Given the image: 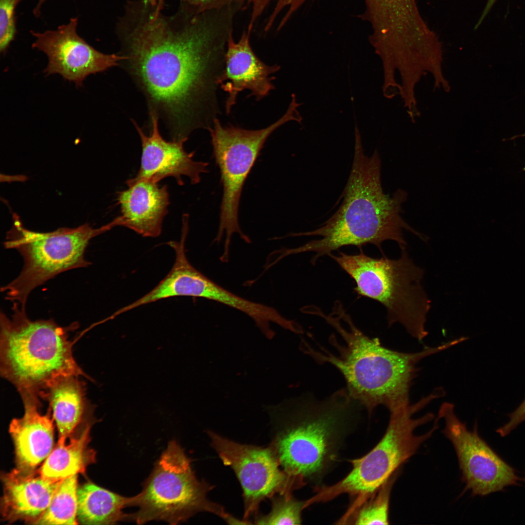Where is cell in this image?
Here are the masks:
<instances>
[{"mask_svg": "<svg viewBox=\"0 0 525 525\" xmlns=\"http://www.w3.org/2000/svg\"><path fill=\"white\" fill-rule=\"evenodd\" d=\"M395 475L354 508L349 510L342 521L355 525H388L390 495Z\"/></svg>", "mask_w": 525, "mask_h": 525, "instance_id": "23", "label": "cell"}, {"mask_svg": "<svg viewBox=\"0 0 525 525\" xmlns=\"http://www.w3.org/2000/svg\"><path fill=\"white\" fill-rule=\"evenodd\" d=\"M358 405L343 389L323 401L268 407L274 429L269 446L282 469L303 486L319 483L354 428Z\"/></svg>", "mask_w": 525, "mask_h": 525, "instance_id": "4", "label": "cell"}, {"mask_svg": "<svg viewBox=\"0 0 525 525\" xmlns=\"http://www.w3.org/2000/svg\"><path fill=\"white\" fill-rule=\"evenodd\" d=\"M302 104L297 103L296 96H292L284 114L262 129H246L231 124L223 126L218 118L208 129L223 187L218 230L214 242L219 243L225 238L224 256L229 255L233 234H238L245 242L250 243L249 238L242 231L238 220L239 206L244 183L269 136L289 121L301 123L302 118L297 108Z\"/></svg>", "mask_w": 525, "mask_h": 525, "instance_id": "10", "label": "cell"}, {"mask_svg": "<svg viewBox=\"0 0 525 525\" xmlns=\"http://www.w3.org/2000/svg\"><path fill=\"white\" fill-rule=\"evenodd\" d=\"M6 234L4 246L17 250L23 258L19 275L1 288L5 299L25 309L29 294L37 287L65 271L87 267L85 253L90 240L118 226L115 218L98 228L85 224L75 228H62L49 232L26 228L16 214Z\"/></svg>", "mask_w": 525, "mask_h": 525, "instance_id": "8", "label": "cell"}, {"mask_svg": "<svg viewBox=\"0 0 525 525\" xmlns=\"http://www.w3.org/2000/svg\"><path fill=\"white\" fill-rule=\"evenodd\" d=\"M125 497L91 482L77 490V519L82 525H113L125 521L122 509L128 507Z\"/></svg>", "mask_w": 525, "mask_h": 525, "instance_id": "21", "label": "cell"}, {"mask_svg": "<svg viewBox=\"0 0 525 525\" xmlns=\"http://www.w3.org/2000/svg\"><path fill=\"white\" fill-rule=\"evenodd\" d=\"M521 480L523 481H525V476L524 478H523L522 479H521Z\"/></svg>", "mask_w": 525, "mask_h": 525, "instance_id": "32", "label": "cell"}, {"mask_svg": "<svg viewBox=\"0 0 525 525\" xmlns=\"http://www.w3.org/2000/svg\"><path fill=\"white\" fill-rule=\"evenodd\" d=\"M454 408L453 404L444 403L438 416L445 420L443 433L454 447L466 490L472 495L484 496L518 485L521 479L516 471L479 436L476 423L469 431Z\"/></svg>", "mask_w": 525, "mask_h": 525, "instance_id": "12", "label": "cell"}, {"mask_svg": "<svg viewBox=\"0 0 525 525\" xmlns=\"http://www.w3.org/2000/svg\"><path fill=\"white\" fill-rule=\"evenodd\" d=\"M86 385L79 376L59 377L40 394L47 401L57 428L59 441H66L82 422L91 408L86 398Z\"/></svg>", "mask_w": 525, "mask_h": 525, "instance_id": "19", "label": "cell"}, {"mask_svg": "<svg viewBox=\"0 0 525 525\" xmlns=\"http://www.w3.org/2000/svg\"><path fill=\"white\" fill-rule=\"evenodd\" d=\"M212 447L223 463L229 466L242 487L244 504L243 521L259 514L261 503L274 496L292 494L303 486L281 467L268 445L263 447L241 444L208 431Z\"/></svg>", "mask_w": 525, "mask_h": 525, "instance_id": "11", "label": "cell"}, {"mask_svg": "<svg viewBox=\"0 0 525 525\" xmlns=\"http://www.w3.org/2000/svg\"><path fill=\"white\" fill-rule=\"evenodd\" d=\"M46 0H37V4L34 10V13L35 16H39L41 6Z\"/></svg>", "mask_w": 525, "mask_h": 525, "instance_id": "30", "label": "cell"}, {"mask_svg": "<svg viewBox=\"0 0 525 525\" xmlns=\"http://www.w3.org/2000/svg\"><path fill=\"white\" fill-rule=\"evenodd\" d=\"M251 31L247 29L239 40L235 42L233 36L229 38L225 56V66L218 81L219 88L227 93L225 110L231 112L240 92L250 91L247 96H253L259 101L268 96L275 89L271 75L278 71L280 66L267 65L255 53L250 43Z\"/></svg>", "mask_w": 525, "mask_h": 525, "instance_id": "15", "label": "cell"}, {"mask_svg": "<svg viewBox=\"0 0 525 525\" xmlns=\"http://www.w3.org/2000/svg\"><path fill=\"white\" fill-rule=\"evenodd\" d=\"M22 402L24 415L11 421L9 431L15 446L17 468L31 472L35 471L53 449L54 427L50 412L44 415L40 412L39 399Z\"/></svg>", "mask_w": 525, "mask_h": 525, "instance_id": "18", "label": "cell"}, {"mask_svg": "<svg viewBox=\"0 0 525 525\" xmlns=\"http://www.w3.org/2000/svg\"><path fill=\"white\" fill-rule=\"evenodd\" d=\"M234 7L165 16L153 0L126 5L117 26L121 66L145 97L149 114L172 140L208 130L220 113L218 81L233 33Z\"/></svg>", "mask_w": 525, "mask_h": 525, "instance_id": "1", "label": "cell"}, {"mask_svg": "<svg viewBox=\"0 0 525 525\" xmlns=\"http://www.w3.org/2000/svg\"><path fill=\"white\" fill-rule=\"evenodd\" d=\"M77 474L59 484L50 503L35 525H77Z\"/></svg>", "mask_w": 525, "mask_h": 525, "instance_id": "22", "label": "cell"}, {"mask_svg": "<svg viewBox=\"0 0 525 525\" xmlns=\"http://www.w3.org/2000/svg\"><path fill=\"white\" fill-rule=\"evenodd\" d=\"M77 25L78 18H73L56 30L31 33L35 38L32 47L48 58L44 72L47 75L59 74L79 87L89 75L118 66L124 57L96 50L78 34Z\"/></svg>", "mask_w": 525, "mask_h": 525, "instance_id": "13", "label": "cell"}, {"mask_svg": "<svg viewBox=\"0 0 525 525\" xmlns=\"http://www.w3.org/2000/svg\"><path fill=\"white\" fill-rule=\"evenodd\" d=\"M91 423H87L80 434L69 443L58 440L39 470L43 478L59 482L71 476L84 473L95 461L96 452L89 446Z\"/></svg>", "mask_w": 525, "mask_h": 525, "instance_id": "20", "label": "cell"}, {"mask_svg": "<svg viewBox=\"0 0 525 525\" xmlns=\"http://www.w3.org/2000/svg\"><path fill=\"white\" fill-rule=\"evenodd\" d=\"M21 0H0V51L5 53L17 34L16 9Z\"/></svg>", "mask_w": 525, "mask_h": 525, "instance_id": "25", "label": "cell"}, {"mask_svg": "<svg viewBox=\"0 0 525 525\" xmlns=\"http://www.w3.org/2000/svg\"><path fill=\"white\" fill-rule=\"evenodd\" d=\"M36 471L17 468L2 475L3 494L1 513L5 521L33 524L48 507L59 482L45 479Z\"/></svg>", "mask_w": 525, "mask_h": 525, "instance_id": "17", "label": "cell"}, {"mask_svg": "<svg viewBox=\"0 0 525 525\" xmlns=\"http://www.w3.org/2000/svg\"><path fill=\"white\" fill-rule=\"evenodd\" d=\"M246 0H180L179 10L192 14L232 6L243 7Z\"/></svg>", "mask_w": 525, "mask_h": 525, "instance_id": "26", "label": "cell"}, {"mask_svg": "<svg viewBox=\"0 0 525 525\" xmlns=\"http://www.w3.org/2000/svg\"><path fill=\"white\" fill-rule=\"evenodd\" d=\"M508 416L509 418L508 421L496 430V432L502 437L507 436L520 423L525 421V399L520 405Z\"/></svg>", "mask_w": 525, "mask_h": 525, "instance_id": "27", "label": "cell"}, {"mask_svg": "<svg viewBox=\"0 0 525 525\" xmlns=\"http://www.w3.org/2000/svg\"><path fill=\"white\" fill-rule=\"evenodd\" d=\"M434 399L429 394L415 404L390 412L387 429L377 445L363 457L350 460L352 469L342 480L330 486L317 487L309 503L327 502L346 493L356 496L353 504L359 505L372 494L438 428V417L425 434L417 436L414 433L416 428L434 419L431 413L417 419L413 416Z\"/></svg>", "mask_w": 525, "mask_h": 525, "instance_id": "9", "label": "cell"}, {"mask_svg": "<svg viewBox=\"0 0 525 525\" xmlns=\"http://www.w3.org/2000/svg\"><path fill=\"white\" fill-rule=\"evenodd\" d=\"M154 1L157 5L158 9L161 11L164 8V0H154Z\"/></svg>", "mask_w": 525, "mask_h": 525, "instance_id": "31", "label": "cell"}, {"mask_svg": "<svg viewBox=\"0 0 525 525\" xmlns=\"http://www.w3.org/2000/svg\"><path fill=\"white\" fill-rule=\"evenodd\" d=\"M328 256L354 281V291L358 296L376 300L385 308L389 326L400 323L420 341L427 335L425 326L431 300L421 283L424 271L414 263L406 248L401 249L397 260L385 255L372 258L362 248L356 254L340 252Z\"/></svg>", "mask_w": 525, "mask_h": 525, "instance_id": "6", "label": "cell"}, {"mask_svg": "<svg viewBox=\"0 0 525 525\" xmlns=\"http://www.w3.org/2000/svg\"><path fill=\"white\" fill-rule=\"evenodd\" d=\"M307 313L325 320L342 342H338L334 335L331 336L334 353L323 348L315 349L304 342L305 353L317 362L329 363L336 368L345 379L350 396L369 415L380 405L390 412L409 405V391L418 370L417 363L448 347L444 343L436 347H424L415 353L386 348L378 338L368 336L357 328L338 300L329 315L315 305H310Z\"/></svg>", "mask_w": 525, "mask_h": 525, "instance_id": "3", "label": "cell"}, {"mask_svg": "<svg viewBox=\"0 0 525 525\" xmlns=\"http://www.w3.org/2000/svg\"><path fill=\"white\" fill-rule=\"evenodd\" d=\"M497 0H488L486 6L483 11V13L475 26V29L477 28L480 25Z\"/></svg>", "mask_w": 525, "mask_h": 525, "instance_id": "29", "label": "cell"}, {"mask_svg": "<svg viewBox=\"0 0 525 525\" xmlns=\"http://www.w3.org/2000/svg\"><path fill=\"white\" fill-rule=\"evenodd\" d=\"M191 463L179 443L175 440L169 441L141 491L129 497L128 507H136L138 510L126 514V521L142 525L162 521L176 525L196 513L208 512L228 524H239L241 521L208 498L213 487L196 477Z\"/></svg>", "mask_w": 525, "mask_h": 525, "instance_id": "7", "label": "cell"}, {"mask_svg": "<svg viewBox=\"0 0 525 525\" xmlns=\"http://www.w3.org/2000/svg\"><path fill=\"white\" fill-rule=\"evenodd\" d=\"M12 309L11 317L0 312V371L21 397L40 398L62 376L87 377L74 358L69 339L75 323L64 327L52 319L32 320L18 303Z\"/></svg>", "mask_w": 525, "mask_h": 525, "instance_id": "5", "label": "cell"}, {"mask_svg": "<svg viewBox=\"0 0 525 525\" xmlns=\"http://www.w3.org/2000/svg\"><path fill=\"white\" fill-rule=\"evenodd\" d=\"M355 144L350 174L342 193L343 200L336 212L314 230L293 233L290 237L319 236L298 247L279 250L281 259L294 254L312 252L313 265L317 260L332 251L349 245L359 249L371 244L385 255L382 245L387 240L406 248L403 236L405 230L421 240L427 238L411 227L402 216V205L407 193L398 190L386 194L381 181V161L376 149L371 156L365 153L358 126L355 125Z\"/></svg>", "mask_w": 525, "mask_h": 525, "instance_id": "2", "label": "cell"}, {"mask_svg": "<svg viewBox=\"0 0 525 525\" xmlns=\"http://www.w3.org/2000/svg\"><path fill=\"white\" fill-rule=\"evenodd\" d=\"M149 115V135L132 120L142 146L140 166L135 177L158 183L165 177L172 176L179 185H182V176H185L192 183H198L201 174L208 171V163L192 159L194 152L188 153L184 150L183 145L186 140H165L159 130L158 118L153 114Z\"/></svg>", "mask_w": 525, "mask_h": 525, "instance_id": "14", "label": "cell"}, {"mask_svg": "<svg viewBox=\"0 0 525 525\" xmlns=\"http://www.w3.org/2000/svg\"><path fill=\"white\" fill-rule=\"evenodd\" d=\"M254 3L260 6H267L271 0H251ZM308 0H277V3L281 6L296 5Z\"/></svg>", "mask_w": 525, "mask_h": 525, "instance_id": "28", "label": "cell"}, {"mask_svg": "<svg viewBox=\"0 0 525 525\" xmlns=\"http://www.w3.org/2000/svg\"><path fill=\"white\" fill-rule=\"evenodd\" d=\"M128 189L119 192L121 226L144 237H156L168 212L169 195L166 185L136 177L126 181Z\"/></svg>", "mask_w": 525, "mask_h": 525, "instance_id": "16", "label": "cell"}, {"mask_svg": "<svg viewBox=\"0 0 525 525\" xmlns=\"http://www.w3.org/2000/svg\"><path fill=\"white\" fill-rule=\"evenodd\" d=\"M270 511L265 515L258 514L254 520L257 525H299L301 523V512L305 508V501H300L292 494H278L272 498Z\"/></svg>", "mask_w": 525, "mask_h": 525, "instance_id": "24", "label": "cell"}]
</instances>
